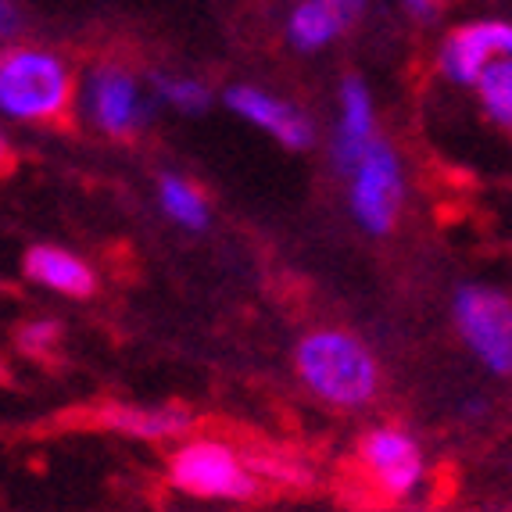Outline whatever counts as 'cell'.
I'll return each mask as SVG.
<instances>
[{"instance_id":"6da1fadb","label":"cell","mask_w":512,"mask_h":512,"mask_svg":"<svg viewBox=\"0 0 512 512\" xmlns=\"http://www.w3.org/2000/svg\"><path fill=\"white\" fill-rule=\"evenodd\" d=\"M298 373L319 402L362 409L380 391L376 355L344 330H316L298 344Z\"/></svg>"},{"instance_id":"7a4b0ae2","label":"cell","mask_w":512,"mask_h":512,"mask_svg":"<svg viewBox=\"0 0 512 512\" xmlns=\"http://www.w3.org/2000/svg\"><path fill=\"white\" fill-rule=\"evenodd\" d=\"M76 101L69 65L51 51L15 47L0 54V111L26 122H61Z\"/></svg>"},{"instance_id":"3957f363","label":"cell","mask_w":512,"mask_h":512,"mask_svg":"<svg viewBox=\"0 0 512 512\" xmlns=\"http://www.w3.org/2000/svg\"><path fill=\"white\" fill-rule=\"evenodd\" d=\"M169 480L176 491L194 498H226V502H248L258 495V477L240 459L237 448L226 441H201L180 444L169 459Z\"/></svg>"},{"instance_id":"277c9868","label":"cell","mask_w":512,"mask_h":512,"mask_svg":"<svg viewBox=\"0 0 512 512\" xmlns=\"http://www.w3.org/2000/svg\"><path fill=\"white\" fill-rule=\"evenodd\" d=\"M455 323L466 344L491 373L512 376V301L487 287L455 294Z\"/></svg>"},{"instance_id":"5b68a950","label":"cell","mask_w":512,"mask_h":512,"mask_svg":"<svg viewBox=\"0 0 512 512\" xmlns=\"http://www.w3.org/2000/svg\"><path fill=\"white\" fill-rule=\"evenodd\" d=\"M359 462L362 470L376 480L380 495L402 502L412 498L423 484V452L412 434H405L402 427H376L369 434H362L359 441Z\"/></svg>"},{"instance_id":"8992f818","label":"cell","mask_w":512,"mask_h":512,"mask_svg":"<svg viewBox=\"0 0 512 512\" xmlns=\"http://www.w3.org/2000/svg\"><path fill=\"white\" fill-rule=\"evenodd\" d=\"M351 208L369 233H387L402 208V169L384 140H373L355 169Z\"/></svg>"},{"instance_id":"52a82bcc","label":"cell","mask_w":512,"mask_h":512,"mask_svg":"<svg viewBox=\"0 0 512 512\" xmlns=\"http://www.w3.org/2000/svg\"><path fill=\"white\" fill-rule=\"evenodd\" d=\"M90 108H94V119L101 122V129L111 137H133L137 133V86L122 69L104 65V69H97L90 76Z\"/></svg>"},{"instance_id":"ba28073f","label":"cell","mask_w":512,"mask_h":512,"mask_svg":"<svg viewBox=\"0 0 512 512\" xmlns=\"http://www.w3.org/2000/svg\"><path fill=\"white\" fill-rule=\"evenodd\" d=\"M226 104H230L237 115L251 119L255 126L269 129L280 144L287 147H308L312 144V126H308L305 115L291 108V104H280L273 97H265L262 90H251V86H233L226 94Z\"/></svg>"},{"instance_id":"9c48e42d","label":"cell","mask_w":512,"mask_h":512,"mask_svg":"<svg viewBox=\"0 0 512 512\" xmlns=\"http://www.w3.org/2000/svg\"><path fill=\"white\" fill-rule=\"evenodd\" d=\"M366 8V0H305L291 15V40L301 51H316L323 43H330L337 33L355 26Z\"/></svg>"},{"instance_id":"30bf717a","label":"cell","mask_w":512,"mask_h":512,"mask_svg":"<svg viewBox=\"0 0 512 512\" xmlns=\"http://www.w3.org/2000/svg\"><path fill=\"white\" fill-rule=\"evenodd\" d=\"M29 280L43 283L58 294L69 298H90L97 291V276L86 262H79L72 251L65 248H33L22 262Z\"/></svg>"},{"instance_id":"8fae6325","label":"cell","mask_w":512,"mask_h":512,"mask_svg":"<svg viewBox=\"0 0 512 512\" xmlns=\"http://www.w3.org/2000/svg\"><path fill=\"white\" fill-rule=\"evenodd\" d=\"M344 104V122L337 129V147H333V158H337V169L355 172L362 162L366 147L373 144V104H369L366 86L351 76L341 90Z\"/></svg>"},{"instance_id":"7c38bea8","label":"cell","mask_w":512,"mask_h":512,"mask_svg":"<svg viewBox=\"0 0 512 512\" xmlns=\"http://www.w3.org/2000/svg\"><path fill=\"white\" fill-rule=\"evenodd\" d=\"M97 423L115 434L140 437V441H165V437H180L194 423L190 412L183 409H133V405H108L97 412Z\"/></svg>"},{"instance_id":"4fadbf2b","label":"cell","mask_w":512,"mask_h":512,"mask_svg":"<svg viewBox=\"0 0 512 512\" xmlns=\"http://www.w3.org/2000/svg\"><path fill=\"white\" fill-rule=\"evenodd\" d=\"M441 65L455 83H473L477 86L480 72L491 65V51H487L484 36H480L477 22L462 26L459 33H452L441 47Z\"/></svg>"},{"instance_id":"5bb4252c","label":"cell","mask_w":512,"mask_h":512,"mask_svg":"<svg viewBox=\"0 0 512 512\" xmlns=\"http://www.w3.org/2000/svg\"><path fill=\"white\" fill-rule=\"evenodd\" d=\"M480 101L491 111V119L512 126V58L491 61L477 79Z\"/></svg>"},{"instance_id":"9a60e30c","label":"cell","mask_w":512,"mask_h":512,"mask_svg":"<svg viewBox=\"0 0 512 512\" xmlns=\"http://www.w3.org/2000/svg\"><path fill=\"white\" fill-rule=\"evenodd\" d=\"M162 205L172 219L183 222V226H190V230H201V226L208 222L205 197L197 194L190 183H183L180 176H165L162 180Z\"/></svg>"},{"instance_id":"2e32d148","label":"cell","mask_w":512,"mask_h":512,"mask_svg":"<svg viewBox=\"0 0 512 512\" xmlns=\"http://www.w3.org/2000/svg\"><path fill=\"white\" fill-rule=\"evenodd\" d=\"M61 326L51 323V319H40V323H26L18 330V348L33 355V359H47L54 348H58Z\"/></svg>"},{"instance_id":"e0dca14e","label":"cell","mask_w":512,"mask_h":512,"mask_svg":"<svg viewBox=\"0 0 512 512\" xmlns=\"http://www.w3.org/2000/svg\"><path fill=\"white\" fill-rule=\"evenodd\" d=\"M158 90H162L172 104H180L183 111H201L208 104L205 86L190 83V79H158Z\"/></svg>"},{"instance_id":"ac0fdd59","label":"cell","mask_w":512,"mask_h":512,"mask_svg":"<svg viewBox=\"0 0 512 512\" xmlns=\"http://www.w3.org/2000/svg\"><path fill=\"white\" fill-rule=\"evenodd\" d=\"M18 26H22V15L11 0H0V36H15Z\"/></svg>"},{"instance_id":"d6986e66","label":"cell","mask_w":512,"mask_h":512,"mask_svg":"<svg viewBox=\"0 0 512 512\" xmlns=\"http://www.w3.org/2000/svg\"><path fill=\"white\" fill-rule=\"evenodd\" d=\"M405 8L416 18H423V22H430L437 15V0H405Z\"/></svg>"},{"instance_id":"ffe728a7","label":"cell","mask_w":512,"mask_h":512,"mask_svg":"<svg viewBox=\"0 0 512 512\" xmlns=\"http://www.w3.org/2000/svg\"><path fill=\"white\" fill-rule=\"evenodd\" d=\"M11 162H15V158H11V147H8V140H4V133H0V165L8 169Z\"/></svg>"}]
</instances>
